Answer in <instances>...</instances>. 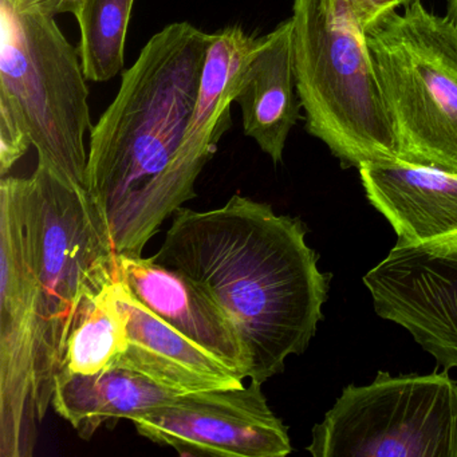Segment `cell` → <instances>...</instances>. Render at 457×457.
<instances>
[{
	"mask_svg": "<svg viewBox=\"0 0 457 457\" xmlns=\"http://www.w3.org/2000/svg\"><path fill=\"white\" fill-rule=\"evenodd\" d=\"M159 263L186 275L237 328L263 384L307 349L322 320L328 282L301 221L234 195L210 211L173 215Z\"/></svg>",
	"mask_w": 457,
	"mask_h": 457,
	"instance_id": "1",
	"label": "cell"
},
{
	"mask_svg": "<svg viewBox=\"0 0 457 457\" xmlns=\"http://www.w3.org/2000/svg\"><path fill=\"white\" fill-rule=\"evenodd\" d=\"M212 39L188 22L154 34L90 130L85 188L117 256H141L164 221L196 197L179 176L178 154Z\"/></svg>",
	"mask_w": 457,
	"mask_h": 457,
	"instance_id": "2",
	"label": "cell"
},
{
	"mask_svg": "<svg viewBox=\"0 0 457 457\" xmlns=\"http://www.w3.org/2000/svg\"><path fill=\"white\" fill-rule=\"evenodd\" d=\"M29 262L38 287L36 403L38 421L52 406L54 378L82 309L117 280V255L97 205L84 187L71 186L37 165L18 178Z\"/></svg>",
	"mask_w": 457,
	"mask_h": 457,
	"instance_id": "3",
	"label": "cell"
},
{
	"mask_svg": "<svg viewBox=\"0 0 457 457\" xmlns=\"http://www.w3.org/2000/svg\"><path fill=\"white\" fill-rule=\"evenodd\" d=\"M291 21L307 132L344 167L398 160L363 29L337 0H295Z\"/></svg>",
	"mask_w": 457,
	"mask_h": 457,
	"instance_id": "4",
	"label": "cell"
},
{
	"mask_svg": "<svg viewBox=\"0 0 457 457\" xmlns=\"http://www.w3.org/2000/svg\"><path fill=\"white\" fill-rule=\"evenodd\" d=\"M79 50L36 0H0V103L17 114L38 164L87 181L89 87Z\"/></svg>",
	"mask_w": 457,
	"mask_h": 457,
	"instance_id": "5",
	"label": "cell"
},
{
	"mask_svg": "<svg viewBox=\"0 0 457 457\" xmlns=\"http://www.w3.org/2000/svg\"><path fill=\"white\" fill-rule=\"evenodd\" d=\"M398 160L457 175V26L414 0L363 28Z\"/></svg>",
	"mask_w": 457,
	"mask_h": 457,
	"instance_id": "6",
	"label": "cell"
},
{
	"mask_svg": "<svg viewBox=\"0 0 457 457\" xmlns=\"http://www.w3.org/2000/svg\"><path fill=\"white\" fill-rule=\"evenodd\" d=\"M315 457H457V384L448 373L349 385L312 429Z\"/></svg>",
	"mask_w": 457,
	"mask_h": 457,
	"instance_id": "7",
	"label": "cell"
},
{
	"mask_svg": "<svg viewBox=\"0 0 457 457\" xmlns=\"http://www.w3.org/2000/svg\"><path fill=\"white\" fill-rule=\"evenodd\" d=\"M38 287L29 262L18 178L0 181V456L33 453Z\"/></svg>",
	"mask_w": 457,
	"mask_h": 457,
	"instance_id": "8",
	"label": "cell"
},
{
	"mask_svg": "<svg viewBox=\"0 0 457 457\" xmlns=\"http://www.w3.org/2000/svg\"><path fill=\"white\" fill-rule=\"evenodd\" d=\"M132 422L138 435L181 456L285 457L293 451L287 428L253 379L178 395Z\"/></svg>",
	"mask_w": 457,
	"mask_h": 457,
	"instance_id": "9",
	"label": "cell"
},
{
	"mask_svg": "<svg viewBox=\"0 0 457 457\" xmlns=\"http://www.w3.org/2000/svg\"><path fill=\"white\" fill-rule=\"evenodd\" d=\"M363 283L379 317L406 328L446 370L457 368V234L395 245Z\"/></svg>",
	"mask_w": 457,
	"mask_h": 457,
	"instance_id": "10",
	"label": "cell"
},
{
	"mask_svg": "<svg viewBox=\"0 0 457 457\" xmlns=\"http://www.w3.org/2000/svg\"><path fill=\"white\" fill-rule=\"evenodd\" d=\"M117 279L168 325L220 358L240 378H250L253 361L237 328L186 275L154 258L120 255Z\"/></svg>",
	"mask_w": 457,
	"mask_h": 457,
	"instance_id": "11",
	"label": "cell"
},
{
	"mask_svg": "<svg viewBox=\"0 0 457 457\" xmlns=\"http://www.w3.org/2000/svg\"><path fill=\"white\" fill-rule=\"evenodd\" d=\"M370 204L389 220L397 245H420L457 234V175L403 160L358 167Z\"/></svg>",
	"mask_w": 457,
	"mask_h": 457,
	"instance_id": "12",
	"label": "cell"
},
{
	"mask_svg": "<svg viewBox=\"0 0 457 457\" xmlns=\"http://www.w3.org/2000/svg\"><path fill=\"white\" fill-rule=\"evenodd\" d=\"M116 296L127 314L128 346L113 365L133 369L176 395L243 384L220 358L157 317L119 279Z\"/></svg>",
	"mask_w": 457,
	"mask_h": 457,
	"instance_id": "13",
	"label": "cell"
},
{
	"mask_svg": "<svg viewBox=\"0 0 457 457\" xmlns=\"http://www.w3.org/2000/svg\"><path fill=\"white\" fill-rule=\"evenodd\" d=\"M235 103L242 111L245 135L253 138L274 164H279L302 108L296 90L291 18L262 37L261 47L243 76Z\"/></svg>",
	"mask_w": 457,
	"mask_h": 457,
	"instance_id": "14",
	"label": "cell"
},
{
	"mask_svg": "<svg viewBox=\"0 0 457 457\" xmlns=\"http://www.w3.org/2000/svg\"><path fill=\"white\" fill-rule=\"evenodd\" d=\"M176 395L133 369L111 365L92 374L61 370L54 378L52 406L89 440L104 424L121 419L132 421Z\"/></svg>",
	"mask_w": 457,
	"mask_h": 457,
	"instance_id": "15",
	"label": "cell"
},
{
	"mask_svg": "<svg viewBox=\"0 0 457 457\" xmlns=\"http://www.w3.org/2000/svg\"><path fill=\"white\" fill-rule=\"evenodd\" d=\"M116 282L85 304L69 336L61 370L97 373L127 350V314L117 301Z\"/></svg>",
	"mask_w": 457,
	"mask_h": 457,
	"instance_id": "16",
	"label": "cell"
},
{
	"mask_svg": "<svg viewBox=\"0 0 457 457\" xmlns=\"http://www.w3.org/2000/svg\"><path fill=\"white\" fill-rule=\"evenodd\" d=\"M135 0H81L73 10L81 41L79 60L90 82H108L125 65V44Z\"/></svg>",
	"mask_w": 457,
	"mask_h": 457,
	"instance_id": "17",
	"label": "cell"
},
{
	"mask_svg": "<svg viewBox=\"0 0 457 457\" xmlns=\"http://www.w3.org/2000/svg\"><path fill=\"white\" fill-rule=\"evenodd\" d=\"M31 141L17 114L0 103V175L6 178L14 165L28 154Z\"/></svg>",
	"mask_w": 457,
	"mask_h": 457,
	"instance_id": "18",
	"label": "cell"
},
{
	"mask_svg": "<svg viewBox=\"0 0 457 457\" xmlns=\"http://www.w3.org/2000/svg\"><path fill=\"white\" fill-rule=\"evenodd\" d=\"M337 2L349 12L353 20L362 29L379 14H384L389 10H397L395 0H337Z\"/></svg>",
	"mask_w": 457,
	"mask_h": 457,
	"instance_id": "19",
	"label": "cell"
},
{
	"mask_svg": "<svg viewBox=\"0 0 457 457\" xmlns=\"http://www.w3.org/2000/svg\"><path fill=\"white\" fill-rule=\"evenodd\" d=\"M36 2L44 12L55 17V15L66 14V12L73 14V10L81 0H36Z\"/></svg>",
	"mask_w": 457,
	"mask_h": 457,
	"instance_id": "20",
	"label": "cell"
},
{
	"mask_svg": "<svg viewBox=\"0 0 457 457\" xmlns=\"http://www.w3.org/2000/svg\"><path fill=\"white\" fill-rule=\"evenodd\" d=\"M446 17L457 26V0H448V14Z\"/></svg>",
	"mask_w": 457,
	"mask_h": 457,
	"instance_id": "21",
	"label": "cell"
},
{
	"mask_svg": "<svg viewBox=\"0 0 457 457\" xmlns=\"http://www.w3.org/2000/svg\"><path fill=\"white\" fill-rule=\"evenodd\" d=\"M411 2H414V0H395V4H397V7H405Z\"/></svg>",
	"mask_w": 457,
	"mask_h": 457,
	"instance_id": "22",
	"label": "cell"
}]
</instances>
